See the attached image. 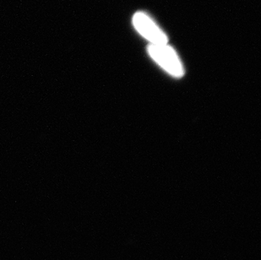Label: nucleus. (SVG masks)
<instances>
[{
  "label": "nucleus",
  "mask_w": 261,
  "mask_h": 260,
  "mask_svg": "<svg viewBox=\"0 0 261 260\" xmlns=\"http://www.w3.org/2000/svg\"><path fill=\"white\" fill-rule=\"evenodd\" d=\"M148 54L150 58L160 65L164 70L173 76L182 77L185 74V69L179 57L173 47L167 44L149 45Z\"/></svg>",
  "instance_id": "nucleus-1"
},
{
  "label": "nucleus",
  "mask_w": 261,
  "mask_h": 260,
  "mask_svg": "<svg viewBox=\"0 0 261 260\" xmlns=\"http://www.w3.org/2000/svg\"><path fill=\"white\" fill-rule=\"evenodd\" d=\"M136 31L150 42V45L167 44L168 36L159 25L145 12H137L133 16Z\"/></svg>",
  "instance_id": "nucleus-2"
}]
</instances>
